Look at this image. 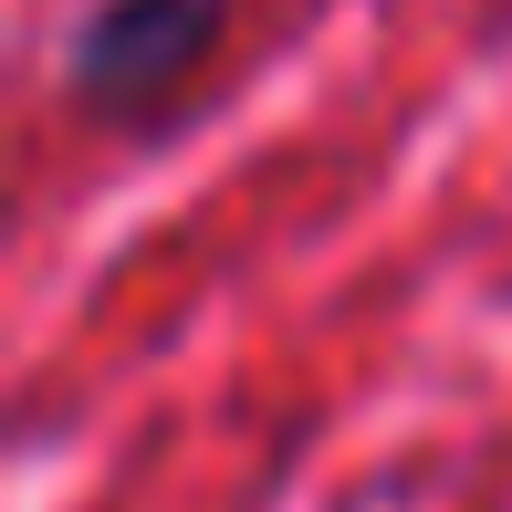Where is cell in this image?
<instances>
[{
  "mask_svg": "<svg viewBox=\"0 0 512 512\" xmlns=\"http://www.w3.org/2000/svg\"><path fill=\"white\" fill-rule=\"evenodd\" d=\"M230 0H84L63 32V84L95 115H147L220 53Z\"/></svg>",
  "mask_w": 512,
  "mask_h": 512,
  "instance_id": "obj_1",
  "label": "cell"
}]
</instances>
